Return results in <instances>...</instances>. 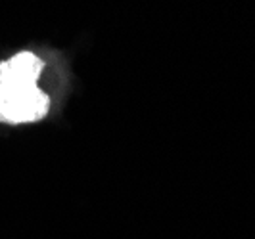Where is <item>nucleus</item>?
<instances>
[{"label": "nucleus", "instance_id": "2", "mask_svg": "<svg viewBox=\"0 0 255 239\" xmlns=\"http://www.w3.org/2000/svg\"><path fill=\"white\" fill-rule=\"evenodd\" d=\"M44 63L33 52H19L0 63V90L35 86L42 75Z\"/></svg>", "mask_w": 255, "mask_h": 239}, {"label": "nucleus", "instance_id": "1", "mask_svg": "<svg viewBox=\"0 0 255 239\" xmlns=\"http://www.w3.org/2000/svg\"><path fill=\"white\" fill-rule=\"evenodd\" d=\"M50 109V98L35 86L0 90V123L21 125L44 119Z\"/></svg>", "mask_w": 255, "mask_h": 239}]
</instances>
